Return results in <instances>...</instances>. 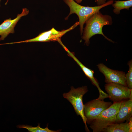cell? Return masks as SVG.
Listing matches in <instances>:
<instances>
[{
  "instance_id": "6",
  "label": "cell",
  "mask_w": 132,
  "mask_h": 132,
  "mask_svg": "<svg viewBox=\"0 0 132 132\" xmlns=\"http://www.w3.org/2000/svg\"><path fill=\"white\" fill-rule=\"evenodd\" d=\"M78 25V22H77L70 28L61 31H58L53 27L50 30L40 33L38 36L34 38L23 41L10 43V44L33 42H48L57 41L67 32L73 29Z\"/></svg>"
},
{
  "instance_id": "9",
  "label": "cell",
  "mask_w": 132,
  "mask_h": 132,
  "mask_svg": "<svg viewBox=\"0 0 132 132\" xmlns=\"http://www.w3.org/2000/svg\"><path fill=\"white\" fill-rule=\"evenodd\" d=\"M58 42L62 46L67 52L68 56L72 58L77 64L79 66L84 72L86 76L91 82L97 88L99 92V96L98 99L103 100L107 98H108L107 94L103 92L100 89L97 80L94 77V71L84 66L75 56L73 52L70 51L62 43L61 40Z\"/></svg>"
},
{
  "instance_id": "4",
  "label": "cell",
  "mask_w": 132,
  "mask_h": 132,
  "mask_svg": "<svg viewBox=\"0 0 132 132\" xmlns=\"http://www.w3.org/2000/svg\"><path fill=\"white\" fill-rule=\"evenodd\" d=\"M88 91L86 86L77 88L71 87V90L68 92L63 94L64 97L71 103L74 108L77 115H80L85 125L86 131L90 132L87 124V120L84 113V104L83 102V97Z\"/></svg>"
},
{
  "instance_id": "1",
  "label": "cell",
  "mask_w": 132,
  "mask_h": 132,
  "mask_svg": "<svg viewBox=\"0 0 132 132\" xmlns=\"http://www.w3.org/2000/svg\"><path fill=\"white\" fill-rule=\"evenodd\" d=\"M113 23L112 17L108 15H103L99 11L91 16L86 22V26L84 28L82 38L85 41V44L88 46L90 39L94 35L99 34L102 35L108 41L114 43L109 38L103 34L102 31L104 25H112Z\"/></svg>"
},
{
  "instance_id": "12",
  "label": "cell",
  "mask_w": 132,
  "mask_h": 132,
  "mask_svg": "<svg viewBox=\"0 0 132 132\" xmlns=\"http://www.w3.org/2000/svg\"><path fill=\"white\" fill-rule=\"evenodd\" d=\"M104 132H132L130 128L128 121L125 123H115L104 129Z\"/></svg>"
},
{
  "instance_id": "5",
  "label": "cell",
  "mask_w": 132,
  "mask_h": 132,
  "mask_svg": "<svg viewBox=\"0 0 132 132\" xmlns=\"http://www.w3.org/2000/svg\"><path fill=\"white\" fill-rule=\"evenodd\" d=\"M112 104L111 102L105 101L103 100L97 99L84 104V113L87 120L86 123L89 124L91 121L109 108Z\"/></svg>"
},
{
  "instance_id": "19",
  "label": "cell",
  "mask_w": 132,
  "mask_h": 132,
  "mask_svg": "<svg viewBox=\"0 0 132 132\" xmlns=\"http://www.w3.org/2000/svg\"><path fill=\"white\" fill-rule=\"evenodd\" d=\"M8 0L7 1V2H6V4H7V2L8 1Z\"/></svg>"
},
{
  "instance_id": "8",
  "label": "cell",
  "mask_w": 132,
  "mask_h": 132,
  "mask_svg": "<svg viewBox=\"0 0 132 132\" xmlns=\"http://www.w3.org/2000/svg\"><path fill=\"white\" fill-rule=\"evenodd\" d=\"M97 66L99 71L104 75L106 83H116L127 86L125 72L110 69L103 63L98 64Z\"/></svg>"
},
{
  "instance_id": "7",
  "label": "cell",
  "mask_w": 132,
  "mask_h": 132,
  "mask_svg": "<svg viewBox=\"0 0 132 132\" xmlns=\"http://www.w3.org/2000/svg\"><path fill=\"white\" fill-rule=\"evenodd\" d=\"M104 87L109 98L113 103L129 99L131 89L127 86L118 83H106Z\"/></svg>"
},
{
  "instance_id": "13",
  "label": "cell",
  "mask_w": 132,
  "mask_h": 132,
  "mask_svg": "<svg viewBox=\"0 0 132 132\" xmlns=\"http://www.w3.org/2000/svg\"><path fill=\"white\" fill-rule=\"evenodd\" d=\"M112 5L114 8L113 10L114 13L118 15L120 13V11L122 9L129 10L132 6V0H115L114 3Z\"/></svg>"
},
{
  "instance_id": "11",
  "label": "cell",
  "mask_w": 132,
  "mask_h": 132,
  "mask_svg": "<svg viewBox=\"0 0 132 132\" xmlns=\"http://www.w3.org/2000/svg\"><path fill=\"white\" fill-rule=\"evenodd\" d=\"M132 115V100H123L121 101L116 116L115 123L128 122Z\"/></svg>"
},
{
  "instance_id": "17",
  "label": "cell",
  "mask_w": 132,
  "mask_h": 132,
  "mask_svg": "<svg viewBox=\"0 0 132 132\" xmlns=\"http://www.w3.org/2000/svg\"><path fill=\"white\" fill-rule=\"evenodd\" d=\"M83 0H74L76 1V2L78 4L80 3Z\"/></svg>"
},
{
  "instance_id": "15",
  "label": "cell",
  "mask_w": 132,
  "mask_h": 132,
  "mask_svg": "<svg viewBox=\"0 0 132 132\" xmlns=\"http://www.w3.org/2000/svg\"><path fill=\"white\" fill-rule=\"evenodd\" d=\"M129 66V69L125 74L126 83L127 87L130 89H132V60L129 61L127 63Z\"/></svg>"
},
{
  "instance_id": "3",
  "label": "cell",
  "mask_w": 132,
  "mask_h": 132,
  "mask_svg": "<svg viewBox=\"0 0 132 132\" xmlns=\"http://www.w3.org/2000/svg\"><path fill=\"white\" fill-rule=\"evenodd\" d=\"M121 101L113 103L90 122L88 124L93 132H102L104 128L115 123L116 115Z\"/></svg>"
},
{
  "instance_id": "10",
  "label": "cell",
  "mask_w": 132,
  "mask_h": 132,
  "mask_svg": "<svg viewBox=\"0 0 132 132\" xmlns=\"http://www.w3.org/2000/svg\"><path fill=\"white\" fill-rule=\"evenodd\" d=\"M29 12L27 9L23 8L22 13L18 14L14 19L10 18L5 20L0 25V40H4L9 34L14 33V28L18 22L22 17L28 15Z\"/></svg>"
},
{
  "instance_id": "2",
  "label": "cell",
  "mask_w": 132,
  "mask_h": 132,
  "mask_svg": "<svg viewBox=\"0 0 132 132\" xmlns=\"http://www.w3.org/2000/svg\"><path fill=\"white\" fill-rule=\"evenodd\" d=\"M64 2L69 7L70 12L68 15L65 18L68 19L71 14L75 13L78 16L79 19V25L81 35L83 33L84 25L86 21L93 14L99 11L102 8L108 6L112 5L114 2L113 0L108 1L104 4L100 6L89 7L80 5L74 0H63Z\"/></svg>"
},
{
  "instance_id": "14",
  "label": "cell",
  "mask_w": 132,
  "mask_h": 132,
  "mask_svg": "<svg viewBox=\"0 0 132 132\" xmlns=\"http://www.w3.org/2000/svg\"><path fill=\"white\" fill-rule=\"evenodd\" d=\"M40 124L38 123V125L35 127L32 126L24 125H19L17 126L18 128H24L27 129L30 132H59V130L53 131L49 130L48 127V124L46 127L44 128H41L40 127Z\"/></svg>"
},
{
  "instance_id": "18",
  "label": "cell",
  "mask_w": 132,
  "mask_h": 132,
  "mask_svg": "<svg viewBox=\"0 0 132 132\" xmlns=\"http://www.w3.org/2000/svg\"><path fill=\"white\" fill-rule=\"evenodd\" d=\"M129 99L132 100V89L131 90Z\"/></svg>"
},
{
  "instance_id": "16",
  "label": "cell",
  "mask_w": 132,
  "mask_h": 132,
  "mask_svg": "<svg viewBox=\"0 0 132 132\" xmlns=\"http://www.w3.org/2000/svg\"><path fill=\"white\" fill-rule=\"evenodd\" d=\"M95 0V2L96 3L98 6H100L105 4L107 0Z\"/></svg>"
},
{
  "instance_id": "20",
  "label": "cell",
  "mask_w": 132,
  "mask_h": 132,
  "mask_svg": "<svg viewBox=\"0 0 132 132\" xmlns=\"http://www.w3.org/2000/svg\"><path fill=\"white\" fill-rule=\"evenodd\" d=\"M1 0H0V2Z\"/></svg>"
}]
</instances>
